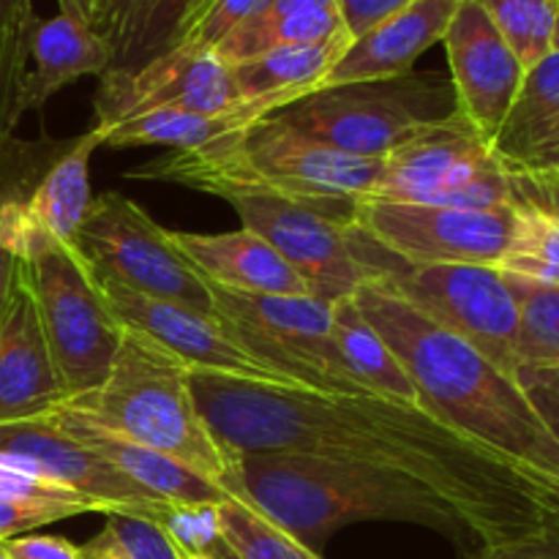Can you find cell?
<instances>
[{
    "mask_svg": "<svg viewBox=\"0 0 559 559\" xmlns=\"http://www.w3.org/2000/svg\"><path fill=\"white\" fill-rule=\"evenodd\" d=\"M366 320L382 333L426 409L464 435L559 480V442L516 377L418 309L369 282L355 293Z\"/></svg>",
    "mask_w": 559,
    "mask_h": 559,
    "instance_id": "cell-1",
    "label": "cell"
},
{
    "mask_svg": "<svg viewBox=\"0 0 559 559\" xmlns=\"http://www.w3.org/2000/svg\"><path fill=\"white\" fill-rule=\"evenodd\" d=\"M243 497L311 551L333 533L358 522H404L448 535L459 549L475 546L462 513L418 480L364 464L293 453H254L240 459Z\"/></svg>",
    "mask_w": 559,
    "mask_h": 559,
    "instance_id": "cell-2",
    "label": "cell"
},
{
    "mask_svg": "<svg viewBox=\"0 0 559 559\" xmlns=\"http://www.w3.org/2000/svg\"><path fill=\"white\" fill-rule=\"evenodd\" d=\"M129 175L178 183L222 200L235 194L284 197L349 222L355 202L377 194L382 158L333 151L267 115L238 134L194 151H173Z\"/></svg>",
    "mask_w": 559,
    "mask_h": 559,
    "instance_id": "cell-3",
    "label": "cell"
},
{
    "mask_svg": "<svg viewBox=\"0 0 559 559\" xmlns=\"http://www.w3.org/2000/svg\"><path fill=\"white\" fill-rule=\"evenodd\" d=\"M189 374V366L169 349L126 328L107 377L60 404L98 429L186 464L229 497H240L243 456L216 440L197 407Z\"/></svg>",
    "mask_w": 559,
    "mask_h": 559,
    "instance_id": "cell-4",
    "label": "cell"
},
{
    "mask_svg": "<svg viewBox=\"0 0 559 559\" xmlns=\"http://www.w3.org/2000/svg\"><path fill=\"white\" fill-rule=\"evenodd\" d=\"M456 109L448 74L409 71L393 80L320 87L271 118L333 151L385 158L404 142Z\"/></svg>",
    "mask_w": 559,
    "mask_h": 559,
    "instance_id": "cell-5",
    "label": "cell"
},
{
    "mask_svg": "<svg viewBox=\"0 0 559 559\" xmlns=\"http://www.w3.org/2000/svg\"><path fill=\"white\" fill-rule=\"evenodd\" d=\"M540 180L516 178L459 109L426 126L382 158L377 194L369 200L442 207H519L538 197Z\"/></svg>",
    "mask_w": 559,
    "mask_h": 559,
    "instance_id": "cell-6",
    "label": "cell"
},
{
    "mask_svg": "<svg viewBox=\"0 0 559 559\" xmlns=\"http://www.w3.org/2000/svg\"><path fill=\"white\" fill-rule=\"evenodd\" d=\"M213 317L254 358L317 393H366L333 344V306L311 295H249L207 282Z\"/></svg>",
    "mask_w": 559,
    "mask_h": 559,
    "instance_id": "cell-7",
    "label": "cell"
},
{
    "mask_svg": "<svg viewBox=\"0 0 559 559\" xmlns=\"http://www.w3.org/2000/svg\"><path fill=\"white\" fill-rule=\"evenodd\" d=\"M22 265L63 396L91 391L112 366L123 322L109 309L76 246L38 251Z\"/></svg>",
    "mask_w": 559,
    "mask_h": 559,
    "instance_id": "cell-8",
    "label": "cell"
},
{
    "mask_svg": "<svg viewBox=\"0 0 559 559\" xmlns=\"http://www.w3.org/2000/svg\"><path fill=\"white\" fill-rule=\"evenodd\" d=\"M96 278L213 317L211 287L151 213L118 191L93 197L74 240Z\"/></svg>",
    "mask_w": 559,
    "mask_h": 559,
    "instance_id": "cell-9",
    "label": "cell"
},
{
    "mask_svg": "<svg viewBox=\"0 0 559 559\" xmlns=\"http://www.w3.org/2000/svg\"><path fill=\"white\" fill-rule=\"evenodd\" d=\"M519 207H442L418 202L360 200L349 227L402 265L500 267L516 233Z\"/></svg>",
    "mask_w": 559,
    "mask_h": 559,
    "instance_id": "cell-10",
    "label": "cell"
},
{
    "mask_svg": "<svg viewBox=\"0 0 559 559\" xmlns=\"http://www.w3.org/2000/svg\"><path fill=\"white\" fill-rule=\"evenodd\" d=\"M413 309L451 331L506 374H519V304L508 276L489 265H418L391 262L380 278Z\"/></svg>",
    "mask_w": 559,
    "mask_h": 559,
    "instance_id": "cell-11",
    "label": "cell"
},
{
    "mask_svg": "<svg viewBox=\"0 0 559 559\" xmlns=\"http://www.w3.org/2000/svg\"><path fill=\"white\" fill-rule=\"evenodd\" d=\"M233 205L246 229L262 235L287 265L304 278L311 298L338 304L374 282L391 262L380 251L366 257V240L336 216L273 194H235Z\"/></svg>",
    "mask_w": 559,
    "mask_h": 559,
    "instance_id": "cell-12",
    "label": "cell"
},
{
    "mask_svg": "<svg viewBox=\"0 0 559 559\" xmlns=\"http://www.w3.org/2000/svg\"><path fill=\"white\" fill-rule=\"evenodd\" d=\"M238 104L229 66L216 52L189 55L169 49L162 58L131 71H115L98 76L93 112L98 129L120 123L158 109L180 112H227Z\"/></svg>",
    "mask_w": 559,
    "mask_h": 559,
    "instance_id": "cell-13",
    "label": "cell"
},
{
    "mask_svg": "<svg viewBox=\"0 0 559 559\" xmlns=\"http://www.w3.org/2000/svg\"><path fill=\"white\" fill-rule=\"evenodd\" d=\"M96 282L107 298L109 309L123 322V328L145 333L147 338L169 349L175 358L183 360L189 371H207V374L235 377V380L295 388L271 366L246 353L224 331L216 317L202 314L191 306L175 304V300L140 295L134 289H126L123 284L107 282V278H96Z\"/></svg>",
    "mask_w": 559,
    "mask_h": 559,
    "instance_id": "cell-14",
    "label": "cell"
},
{
    "mask_svg": "<svg viewBox=\"0 0 559 559\" xmlns=\"http://www.w3.org/2000/svg\"><path fill=\"white\" fill-rule=\"evenodd\" d=\"M442 44L456 109L491 145L511 112L527 69L475 0H459Z\"/></svg>",
    "mask_w": 559,
    "mask_h": 559,
    "instance_id": "cell-15",
    "label": "cell"
},
{
    "mask_svg": "<svg viewBox=\"0 0 559 559\" xmlns=\"http://www.w3.org/2000/svg\"><path fill=\"white\" fill-rule=\"evenodd\" d=\"M0 462L20 464L41 478L80 491L102 502L107 513H131L156 522L169 506L44 418L0 424Z\"/></svg>",
    "mask_w": 559,
    "mask_h": 559,
    "instance_id": "cell-16",
    "label": "cell"
},
{
    "mask_svg": "<svg viewBox=\"0 0 559 559\" xmlns=\"http://www.w3.org/2000/svg\"><path fill=\"white\" fill-rule=\"evenodd\" d=\"M63 399L20 260L11 293L0 309V424L44 418Z\"/></svg>",
    "mask_w": 559,
    "mask_h": 559,
    "instance_id": "cell-17",
    "label": "cell"
},
{
    "mask_svg": "<svg viewBox=\"0 0 559 559\" xmlns=\"http://www.w3.org/2000/svg\"><path fill=\"white\" fill-rule=\"evenodd\" d=\"M459 0H418L353 38L320 87L393 80L409 74L415 60L442 44ZM317 87V91H320Z\"/></svg>",
    "mask_w": 559,
    "mask_h": 559,
    "instance_id": "cell-18",
    "label": "cell"
},
{
    "mask_svg": "<svg viewBox=\"0 0 559 559\" xmlns=\"http://www.w3.org/2000/svg\"><path fill=\"white\" fill-rule=\"evenodd\" d=\"M491 151L516 178H555L559 167V49L524 71Z\"/></svg>",
    "mask_w": 559,
    "mask_h": 559,
    "instance_id": "cell-19",
    "label": "cell"
},
{
    "mask_svg": "<svg viewBox=\"0 0 559 559\" xmlns=\"http://www.w3.org/2000/svg\"><path fill=\"white\" fill-rule=\"evenodd\" d=\"M44 420L63 431V435H69L80 445H85L96 456H102L104 462L112 464L118 473H123L136 486L151 491L153 497L169 502V506H222L229 497L227 491H222L216 484L197 475L186 464L175 462V459L164 456L158 451H151L145 445L123 440V437L112 435V431L98 429L96 424L71 413L63 404L49 409Z\"/></svg>",
    "mask_w": 559,
    "mask_h": 559,
    "instance_id": "cell-20",
    "label": "cell"
},
{
    "mask_svg": "<svg viewBox=\"0 0 559 559\" xmlns=\"http://www.w3.org/2000/svg\"><path fill=\"white\" fill-rule=\"evenodd\" d=\"M169 240L216 287L249 295H311L287 260L262 235L246 227L222 235L169 229Z\"/></svg>",
    "mask_w": 559,
    "mask_h": 559,
    "instance_id": "cell-21",
    "label": "cell"
},
{
    "mask_svg": "<svg viewBox=\"0 0 559 559\" xmlns=\"http://www.w3.org/2000/svg\"><path fill=\"white\" fill-rule=\"evenodd\" d=\"M112 69V47L93 27L66 14L36 20L27 47V71L22 80L16 112L41 109L49 98L82 76H102Z\"/></svg>",
    "mask_w": 559,
    "mask_h": 559,
    "instance_id": "cell-22",
    "label": "cell"
},
{
    "mask_svg": "<svg viewBox=\"0 0 559 559\" xmlns=\"http://www.w3.org/2000/svg\"><path fill=\"white\" fill-rule=\"evenodd\" d=\"M349 41L353 36L342 31L322 41L289 44V47L271 49L238 66H229L238 102H271L276 104L278 112L287 104L309 96L347 52Z\"/></svg>",
    "mask_w": 559,
    "mask_h": 559,
    "instance_id": "cell-23",
    "label": "cell"
},
{
    "mask_svg": "<svg viewBox=\"0 0 559 559\" xmlns=\"http://www.w3.org/2000/svg\"><path fill=\"white\" fill-rule=\"evenodd\" d=\"M344 27L338 0H262L260 9L216 47L224 66H238L271 49L331 38Z\"/></svg>",
    "mask_w": 559,
    "mask_h": 559,
    "instance_id": "cell-24",
    "label": "cell"
},
{
    "mask_svg": "<svg viewBox=\"0 0 559 559\" xmlns=\"http://www.w3.org/2000/svg\"><path fill=\"white\" fill-rule=\"evenodd\" d=\"M211 0H109L102 36L112 47V69L131 71L162 58Z\"/></svg>",
    "mask_w": 559,
    "mask_h": 559,
    "instance_id": "cell-25",
    "label": "cell"
},
{
    "mask_svg": "<svg viewBox=\"0 0 559 559\" xmlns=\"http://www.w3.org/2000/svg\"><path fill=\"white\" fill-rule=\"evenodd\" d=\"M276 112L271 102H238L227 112H180V109H158V112L136 115L104 129V147H147L164 145L173 151H194L211 145L222 136L238 134L257 120Z\"/></svg>",
    "mask_w": 559,
    "mask_h": 559,
    "instance_id": "cell-26",
    "label": "cell"
},
{
    "mask_svg": "<svg viewBox=\"0 0 559 559\" xmlns=\"http://www.w3.org/2000/svg\"><path fill=\"white\" fill-rule=\"evenodd\" d=\"M331 328L338 358L344 360L349 374L364 385L366 393L424 407L402 360L382 338V333L366 320L364 311L355 304V295L333 304Z\"/></svg>",
    "mask_w": 559,
    "mask_h": 559,
    "instance_id": "cell-27",
    "label": "cell"
},
{
    "mask_svg": "<svg viewBox=\"0 0 559 559\" xmlns=\"http://www.w3.org/2000/svg\"><path fill=\"white\" fill-rule=\"evenodd\" d=\"M555 186L551 180L544 194L519 205L516 233L500 262L502 273L546 287H559V189L549 194Z\"/></svg>",
    "mask_w": 559,
    "mask_h": 559,
    "instance_id": "cell-28",
    "label": "cell"
},
{
    "mask_svg": "<svg viewBox=\"0 0 559 559\" xmlns=\"http://www.w3.org/2000/svg\"><path fill=\"white\" fill-rule=\"evenodd\" d=\"M506 276L519 304V369L559 371V287Z\"/></svg>",
    "mask_w": 559,
    "mask_h": 559,
    "instance_id": "cell-29",
    "label": "cell"
},
{
    "mask_svg": "<svg viewBox=\"0 0 559 559\" xmlns=\"http://www.w3.org/2000/svg\"><path fill=\"white\" fill-rule=\"evenodd\" d=\"M222 540L240 559H322L262 516L243 495L222 502Z\"/></svg>",
    "mask_w": 559,
    "mask_h": 559,
    "instance_id": "cell-30",
    "label": "cell"
},
{
    "mask_svg": "<svg viewBox=\"0 0 559 559\" xmlns=\"http://www.w3.org/2000/svg\"><path fill=\"white\" fill-rule=\"evenodd\" d=\"M33 0H0V136L14 134L20 123L16 98L27 71V47L36 25Z\"/></svg>",
    "mask_w": 559,
    "mask_h": 559,
    "instance_id": "cell-31",
    "label": "cell"
},
{
    "mask_svg": "<svg viewBox=\"0 0 559 559\" xmlns=\"http://www.w3.org/2000/svg\"><path fill=\"white\" fill-rule=\"evenodd\" d=\"M506 36L524 69L551 52L559 0H475Z\"/></svg>",
    "mask_w": 559,
    "mask_h": 559,
    "instance_id": "cell-32",
    "label": "cell"
},
{
    "mask_svg": "<svg viewBox=\"0 0 559 559\" xmlns=\"http://www.w3.org/2000/svg\"><path fill=\"white\" fill-rule=\"evenodd\" d=\"M260 3L262 0H211V3L197 14V20L186 27L183 36L175 41L173 49L189 55L216 52L218 44H222L235 27L243 25V22L260 9Z\"/></svg>",
    "mask_w": 559,
    "mask_h": 559,
    "instance_id": "cell-33",
    "label": "cell"
},
{
    "mask_svg": "<svg viewBox=\"0 0 559 559\" xmlns=\"http://www.w3.org/2000/svg\"><path fill=\"white\" fill-rule=\"evenodd\" d=\"M156 524L186 555H211L222 540V506H167Z\"/></svg>",
    "mask_w": 559,
    "mask_h": 559,
    "instance_id": "cell-34",
    "label": "cell"
},
{
    "mask_svg": "<svg viewBox=\"0 0 559 559\" xmlns=\"http://www.w3.org/2000/svg\"><path fill=\"white\" fill-rule=\"evenodd\" d=\"M85 513H104L93 502H44V500H5L0 497V540L20 538L31 530L47 524L66 522V519L85 516Z\"/></svg>",
    "mask_w": 559,
    "mask_h": 559,
    "instance_id": "cell-35",
    "label": "cell"
},
{
    "mask_svg": "<svg viewBox=\"0 0 559 559\" xmlns=\"http://www.w3.org/2000/svg\"><path fill=\"white\" fill-rule=\"evenodd\" d=\"M104 527L134 559H183V551L151 519L131 516V513H107Z\"/></svg>",
    "mask_w": 559,
    "mask_h": 559,
    "instance_id": "cell-36",
    "label": "cell"
},
{
    "mask_svg": "<svg viewBox=\"0 0 559 559\" xmlns=\"http://www.w3.org/2000/svg\"><path fill=\"white\" fill-rule=\"evenodd\" d=\"M0 497L5 500H44V502H93L104 511L107 516V508L102 502L91 500V497L80 495V491H71L66 486L55 484V480L41 478V475L31 473V469L20 467V464L0 462Z\"/></svg>",
    "mask_w": 559,
    "mask_h": 559,
    "instance_id": "cell-37",
    "label": "cell"
},
{
    "mask_svg": "<svg viewBox=\"0 0 559 559\" xmlns=\"http://www.w3.org/2000/svg\"><path fill=\"white\" fill-rule=\"evenodd\" d=\"M462 559H559V530L502 540V544L475 546L462 551Z\"/></svg>",
    "mask_w": 559,
    "mask_h": 559,
    "instance_id": "cell-38",
    "label": "cell"
},
{
    "mask_svg": "<svg viewBox=\"0 0 559 559\" xmlns=\"http://www.w3.org/2000/svg\"><path fill=\"white\" fill-rule=\"evenodd\" d=\"M519 385L524 388L527 399L533 402V407L538 409V415L544 418V424L549 426L551 435L559 442V391L555 371H535V369H519L516 374Z\"/></svg>",
    "mask_w": 559,
    "mask_h": 559,
    "instance_id": "cell-39",
    "label": "cell"
},
{
    "mask_svg": "<svg viewBox=\"0 0 559 559\" xmlns=\"http://www.w3.org/2000/svg\"><path fill=\"white\" fill-rule=\"evenodd\" d=\"M413 3H418V0H338V9H342L347 33L358 38L360 33L374 27L377 22H382L385 16L396 14V11L407 9Z\"/></svg>",
    "mask_w": 559,
    "mask_h": 559,
    "instance_id": "cell-40",
    "label": "cell"
},
{
    "mask_svg": "<svg viewBox=\"0 0 559 559\" xmlns=\"http://www.w3.org/2000/svg\"><path fill=\"white\" fill-rule=\"evenodd\" d=\"M11 559H85L82 546L58 535H20V538L5 540Z\"/></svg>",
    "mask_w": 559,
    "mask_h": 559,
    "instance_id": "cell-41",
    "label": "cell"
},
{
    "mask_svg": "<svg viewBox=\"0 0 559 559\" xmlns=\"http://www.w3.org/2000/svg\"><path fill=\"white\" fill-rule=\"evenodd\" d=\"M109 0H58L60 14L71 16V20L82 22V25L93 27L102 33L104 20H107Z\"/></svg>",
    "mask_w": 559,
    "mask_h": 559,
    "instance_id": "cell-42",
    "label": "cell"
},
{
    "mask_svg": "<svg viewBox=\"0 0 559 559\" xmlns=\"http://www.w3.org/2000/svg\"><path fill=\"white\" fill-rule=\"evenodd\" d=\"M82 557L85 559H134L129 551L123 549V546L118 544V540L112 538V533H109L107 527H104L102 533L91 540V544L82 546Z\"/></svg>",
    "mask_w": 559,
    "mask_h": 559,
    "instance_id": "cell-43",
    "label": "cell"
},
{
    "mask_svg": "<svg viewBox=\"0 0 559 559\" xmlns=\"http://www.w3.org/2000/svg\"><path fill=\"white\" fill-rule=\"evenodd\" d=\"M16 265H20V257H16V251L0 238V309H3L5 298H9L11 293V284H14V276H16Z\"/></svg>",
    "mask_w": 559,
    "mask_h": 559,
    "instance_id": "cell-44",
    "label": "cell"
},
{
    "mask_svg": "<svg viewBox=\"0 0 559 559\" xmlns=\"http://www.w3.org/2000/svg\"><path fill=\"white\" fill-rule=\"evenodd\" d=\"M207 557H211V559H240L233 549H229L227 544H224V540H218V544L213 546L211 555H207Z\"/></svg>",
    "mask_w": 559,
    "mask_h": 559,
    "instance_id": "cell-45",
    "label": "cell"
},
{
    "mask_svg": "<svg viewBox=\"0 0 559 559\" xmlns=\"http://www.w3.org/2000/svg\"><path fill=\"white\" fill-rule=\"evenodd\" d=\"M551 49H559V3H557V22H555V38H551Z\"/></svg>",
    "mask_w": 559,
    "mask_h": 559,
    "instance_id": "cell-46",
    "label": "cell"
},
{
    "mask_svg": "<svg viewBox=\"0 0 559 559\" xmlns=\"http://www.w3.org/2000/svg\"><path fill=\"white\" fill-rule=\"evenodd\" d=\"M0 559H11L9 549H5V540H0Z\"/></svg>",
    "mask_w": 559,
    "mask_h": 559,
    "instance_id": "cell-47",
    "label": "cell"
},
{
    "mask_svg": "<svg viewBox=\"0 0 559 559\" xmlns=\"http://www.w3.org/2000/svg\"><path fill=\"white\" fill-rule=\"evenodd\" d=\"M183 559H211L207 555H186L183 551Z\"/></svg>",
    "mask_w": 559,
    "mask_h": 559,
    "instance_id": "cell-48",
    "label": "cell"
},
{
    "mask_svg": "<svg viewBox=\"0 0 559 559\" xmlns=\"http://www.w3.org/2000/svg\"><path fill=\"white\" fill-rule=\"evenodd\" d=\"M555 180H557V186H559V167L555 169Z\"/></svg>",
    "mask_w": 559,
    "mask_h": 559,
    "instance_id": "cell-49",
    "label": "cell"
},
{
    "mask_svg": "<svg viewBox=\"0 0 559 559\" xmlns=\"http://www.w3.org/2000/svg\"><path fill=\"white\" fill-rule=\"evenodd\" d=\"M555 380H557V391H559V371H555Z\"/></svg>",
    "mask_w": 559,
    "mask_h": 559,
    "instance_id": "cell-50",
    "label": "cell"
}]
</instances>
